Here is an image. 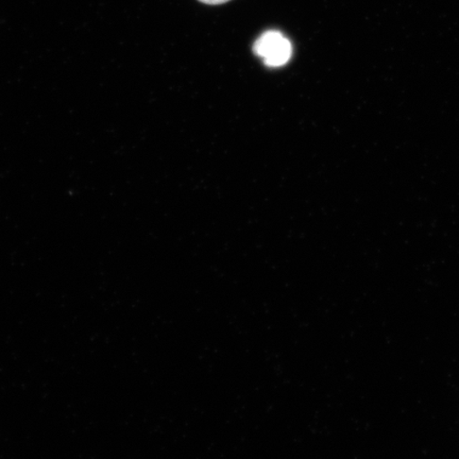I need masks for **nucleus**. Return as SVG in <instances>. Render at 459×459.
<instances>
[{"instance_id":"f257e3e1","label":"nucleus","mask_w":459,"mask_h":459,"mask_svg":"<svg viewBox=\"0 0 459 459\" xmlns=\"http://www.w3.org/2000/svg\"><path fill=\"white\" fill-rule=\"evenodd\" d=\"M254 53L269 67H280L290 60L292 46L280 31H266L254 45Z\"/></svg>"},{"instance_id":"f03ea898","label":"nucleus","mask_w":459,"mask_h":459,"mask_svg":"<svg viewBox=\"0 0 459 459\" xmlns=\"http://www.w3.org/2000/svg\"><path fill=\"white\" fill-rule=\"evenodd\" d=\"M199 2L205 4L216 5L229 3L230 0H199Z\"/></svg>"}]
</instances>
